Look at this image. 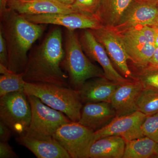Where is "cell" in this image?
Instances as JSON below:
<instances>
[{
  "instance_id": "7a4b0ae2",
  "label": "cell",
  "mask_w": 158,
  "mask_h": 158,
  "mask_svg": "<svg viewBox=\"0 0 158 158\" xmlns=\"http://www.w3.org/2000/svg\"><path fill=\"white\" fill-rule=\"evenodd\" d=\"M1 19L0 30L8 48V68L16 73H22L27 66L29 50L41 37L44 27L29 21L23 15L10 9Z\"/></svg>"
},
{
  "instance_id": "ac0fdd59",
  "label": "cell",
  "mask_w": 158,
  "mask_h": 158,
  "mask_svg": "<svg viewBox=\"0 0 158 158\" xmlns=\"http://www.w3.org/2000/svg\"><path fill=\"white\" fill-rule=\"evenodd\" d=\"M119 85L106 77L89 79L79 90L82 102L85 104L102 102L110 103Z\"/></svg>"
},
{
  "instance_id": "ba28073f",
  "label": "cell",
  "mask_w": 158,
  "mask_h": 158,
  "mask_svg": "<svg viewBox=\"0 0 158 158\" xmlns=\"http://www.w3.org/2000/svg\"><path fill=\"white\" fill-rule=\"evenodd\" d=\"M94 37L104 47L115 68L126 78L137 80L127 64L129 57L120 34L114 28L102 26L90 30Z\"/></svg>"
},
{
  "instance_id": "44dd1931",
  "label": "cell",
  "mask_w": 158,
  "mask_h": 158,
  "mask_svg": "<svg viewBox=\"0 0 158 158\" xmlns=\"http://www.w3.org/2000/svg\"><path fill=\"white\" fill-rule=\"evenodd\" d=\"M123 158H149L156 156L158 143L146 137L125 141Z\"/></svg>"
},
{
  "instance_id": "30bf717a",
  "label": "cell",
  "mask_w": 158,
  "mask_h": 158,
  "mask_svg": "<svg viewBox=\"0 0 158 158\" xmlns=\"http://www.w3.org/2000/svg\"><path fill=\"white\" fill-rule=\"evenodd\" d=\"M158 1L132 0L118 24L117 32H122L137 26L158 25Z\"/></svg>"
},
{
  "instance_id": "8fae6325",
  "label": "cell",
  "mask_w": 158,
  "mask_h": 158,
  "mask_svg": "<svg viewBox=\"0 0 158 158\" xmlns=\"http://www.w3.org/2000/svg\"><path fill=\"white\" fill-rule=\"evenodd\" d=\"M29 21L37 24H52L63 26L67 30H94L102 27L94 15L79 12L69 13H49L23 15Z\"/></svg>"
},
{
  "instance_id": "ffe728a7",
  "label": "cell",
  "mask_w": 158,
  "mask_h": 158,
  "mask_svg": "<svg viewBox=\"0 0 158 158\" xmlns=\"http://www.w3.org/2000/svg\"><path fill=\"white\" fill-rule=\"evenodd\" d=\"M132 0H100L95 16L104 27H114Z\"/></svg>"
},
{
  "instance_id": "3957f363",
  "label": "cell",
  "mask_w": 158,
  "mask_h": 158,
  "mask_svg": "<svg viewBox=\"0 0 158 158\" xmlns=\"http://www.w3.org/2000/svg\"><path fill=\"white\" fill-rule=\"evenodd\" d=\"M64 50L61 66L68 75L71 88L79 90L89 79L106 77L102 69L94 64L87 57L75 31H66Z\"/></svg>"
},
{
  "instance_id": "8992f818",
  "label": "cell",
  "mask_w": 158,
  "mask_h": 158,
  "mask_svg": "<svg viewBox=\"0 0 158 158\" xmlns=\"http://www.w3.org/2000/svg\"><path fill=\"white\" fill-rule=\"evenodd\" d=\"M118 33L123 40L130 60L138 68L147 66L156 48L154 28L137 26Z\"/></svg>"
},
{
  "instance_id": "9a60e30c",
  "label": "cell",
  "mask_w": 158,
  "mask_h": 158,
  "mask_svg": "<svg viewBox=\"0 0 158 158\" xmlns=\"http://www.w3.org/2000/svg\"><path fill=\"white\" fill-rule=\"evenodd\" d=\"M143 87L138 80L120 84L114 92L110 103L116 116H127L138 111L137 101Z\"/></svg>"
},
{
  "instance_id": "d6986e66",
  "label": "cell",
  "mask_w": 158,
  "mask_h": 158,
  "mask_svg": "<svg viewBox=\"0 0 158 158\" xmlns=\"http://www.w3.org/2000/svg\"><path fill=\"white\" fill-rule=\"evenodd\" d=\"M125 144V141L120 136L103 137L91 144L88 158H123Z\"/></svg>"
},
{
  "instance_id": "e0dca14e",
  "label": "cell",
  "mask_w": 158,
  "mask_h": 158,
  "mask_svg": "<svg viewBox=\"0 0 158 158\" xmlns=\"http://www.w3.org/2000/svg\"><path fill=\"white\" fill-rule=\"evenodd\" d=\"M116 116V111L110 102L86 103L82 107L78 122L96 131L109 124Z\"/></svg>"
},
{
  "instance_id": "cb8c5ba5",
  "label": "cell",
  "mask_w": 158,
  "mask_h": 158,
  "mask_svg": "<svg viewBox=\"0 0 158 158\" xmlns=\"http://www.w3.org/2000/svg\"><path fill=\"white\" fill-rule=\"evenodd\" d=\"M138 68L139 71L135 76L143 88L158 91V67L147 65Z\"/></svg>"
},
{
  "instance_id": "4dcf8cb0",
  "label": "cell",
  "mask_w": 158,
  "mask_h": 158,
  "mask_svg": "<svg viewBox=\"0 0 158 158\" xmlns=\"http://www.w3.org/2000/svg\"><path fill=\"white\" fill-rule=\"evenodd\" d=\"M148 65L158 67V47H156L154 53L153 55L152 58L151 59L149 64Z\"/></svg>"
},
{
  "instance_id": "6da1fadb",
  "label": "cell",
  "mask_w": 158,
  "mask_h": 158,
  "mask_svg": "<svg viewBox=\"0 0 158 158\" xmlns=\"http://www.w3.org/2000/svg\"><path fill=\"white\" fill-rule=\"evenodd\" d=\"M64 56L62 31L57 28L29 54L23 72L24 79L29 83H49L69 87L68 75L61 66Z\"/></svg>"
},
{
  "instance_id": "7c38bea8",
  "label": "cell",
  "mask_w": 158,
  "mask_h": 158,
  "mask_svg": "<svg viewBox=\"0 0 158 158\" xmlns=\"http://www.w3.org/2000/svg\"><path fill=\"white\" fill-rule=\"evenodd\" d=\"M79 38L86 56L101 66L106 78L119 84L131 80L126 78L116 70L104 48L98 41L91 30H83Z\"/></svg>"
},
{
  "instance_id": "e575fe53",
  "label": "cell",
  "mask_w": 158,
  "mask_h": 158,
  "mask_svg": "<svg viewBox=\"0 0 158 158\" xmlns=\"http://www.w3.org/2000/svg\"></svg>"
},
{
  "instance_id": "5b68a950",
  "label": "cell",
  "mask_w": 158,
  "mask_h": 158,
  "mask_svg": "<svg viewBox=\"0 0 158 158\" xmlns=\"http://www.w3.org/2000/svg\"><path fill=\"white\" fill-rule=\"evenodd\" d=\"M0 119L17 136L28 129L31 109L25 91L11 92L0 97Z\"/></svg>"
},
{
  "instance_id": "7402d4cb",
  "label": "cell",
  "mask_w": 158,
  "mask_h": 158,
  "mask_svg": "<svg viewBox=\"0 0 158 158\" xmlns=\"http://www.w3.org/2000/svg\"><path fill=\"white\" fill-rule=\"evenodd\" d=\"M0 97L16 91H24L26 81L23 73H16L0 64Z\"/></svg>"
},
{
  "instance_id": "484cf974",
  "label": "cell",
  "mask_w": 158,
  "mask_h": 158,
  "mask_svg": "<svg viewBox=\"0 0 158 158\" xmlns=\"http://www.w3.org/2000/svg\"><path fill=\"white\" fill-rule=\"evenodd\" d=\"M100 0H75L71 5L76 12L95 15Z\"/></svg>"
},
{
  "instance_id": "603a6c76",
  "label": "cell",
  "mask_w": 158,
  "mask_h": 158,
  "mask_svg": "<svg viewBox=\"0 0 158 158\" xmlns=\"http://www.w3.org/2000/svg\"><path fill=\"white\" fill-rule=\"evenodd\" d=\"M138 111L146 116L158 113V91L143 88L137 101Z\"/></svg>"
},
{
  "instance_id": "277c9868",
  "label": "cell",
  "mask_w": 158,
  "mask_h": 158,
  "mask_svg": "<svg viewBox=\"0 0 158 158\" xmlns=\"http://www.w3.org/2000/svg\"><path fill=\"white\" fill-rule=\"evenodd\" d=\"M24 91L38 98L50 107L62 112L72 121L80 120L83 105L79 90L49 83L26 82Z\"/></svg>"
},
{
  "instance_id": "f1b7e54d",
  "label": "cell",
  "mask_w": 158,
  "mask_h": 158,
  "mask_svg": "<svg viewBox=\"0 0 158 158\" xmlns=\"http://www.w3.org/2000/svg\"><path fill=\"white\" fill-rule=\"evenodd\" d=\"M12 132L11 129L4 122L0 120V141H8L10 140Z\"/></svg>"
},
{
  "instance_id": "4fadbf2b",
  "label": "cell",
  "mask_w": 158,
  "mask_h": 158,
  "mask_svg": "<svg viewBox=\"0 0 158 158\" xmlns=\"http://www.w3.org/2000/svg\"><path fill=\"white\" fill-rule=\"evenodd\" d=\"M146 116L139 111L127 116H116L107 125L94 131V141L109 135L120 136L125 141L144 137L141 126Z\"/></svg>"
},
{
  "instance_id": "1f68e13d",
  "label": "cell",
  "mask_w": 158,
  "mask_h": 158,
  "mask_svg": "<svg viewBox=\"0 0 158 158\" xmlns=\"http://www.w3.org/2000/svg\"><path fill=\"white\" fill-rule=\"evenodd\" d=\"M155 30V44L156 47H158V25L153 27Z\"/></svg>"
},
{
  "instance_id": "4316f807",
  "label": "cell",
  "mask_w": 158,
  "mask_h": 158,
  "mask_svg": "<svg viewBox=\"0 0 158 158\" xmlns=\"http://www.w3.org/2000/svg\"><path fill=\"white\" fill-rule=\"evenodd\" d=\"M8 51L6 41L2 31L0 30V64L8 67Z\"/></svg>"
},
{
  "instance_id": "83f0119b",
  "label": "cell",
  "mask_w": 158,
  "mask_h": 158,
  "mask_svg": "<svg viewBox=\"0 0 158 158\" xmlns=\"http://www.w3.org/2000/svg\"><path fill=\"white\" fill-rule=\"evenodd\" d=\"M0 158H16L19 156L15 152L8 141L0 142Z\"/></svg>"
},
{
  "instance_id": "d590c367",
  "label": "cell",
  "mask_w": 158,
  "mask_h": 158,
  "mask_svg": "<svg viewBox=\"0 0 158 158\" xmlns=\"http://www.w3.org/2000/svg\"><path fill=\"white\" fill-rule=\"evenodd\" d=\"M155 1H158V0H155Z\"/></svg>"
},
{
  "instance_id": "9c48e42d",
  "label": "cell",
  "mask_w": 158,
  "mask_h": 158,
  "mask_svg": "<svg viewBox=\"0 0 158 158\" xmlns=\"http://www.w3.org/2000/svg\"><path fill=\"white\" fill-rule=\"evenodd\" d=\"M27 94L31 109L30 129L53 136L61 126L72 121L65 114L45 104L38 98Z\"/></svg>"
},
{
  "instance_id": "52a82bcc",
  "label": "cell",
  "mask_w": 158,
  "mask_h": 158,
  "mask_svg": "<svg viewBox=\"0 0 158 158\" xmlns=\"http://www.w3.org/2000/svg\"><path fill=\"white\" fill-rule=\"evenodd\" d=\"M94 132L78 122L71 121L61 126L53 137L71 158H88L89 149L94 142Z\"/></svg>"
},
{
  "instance_id": "d6a6232c",
  "label": "cell",
  "mask_w": 158,
  "mask_h": 158,
  "mask_svg": "<svg viewBox=\"0 0 158 158\" xmlns=\"http://www.w3.org/2000/svg\"><path fill=\"white\" fill-rule=\"evenodd\" d=\"M57 1H59L63 4H65V5L71 6L73 4L75 0H57Z\"/></svg>"
},
{
  "instance_id": "2e32d148",
  "label": "cell",
  "mask_w": 158,
  "mask_h": 158,
  "mask_svg": "<svg viewBox=\"0 0 158 158\" xmlns=\"http://www.w3.org/2000/svg\"><path fill=\"white\" fill-rule=\"evenodd\" d=\"M8 8L23 15L76 12L57 0H7Z\"/></svg>"
},
{
  "instance_id": "5bb4252c",
  "label": "cell",
  "mask_w": 158,
  "mask_h": 158,
  "mask_svg": "<svg viewBox=\"0 0 158 158\" xmlns=\"http://www.w3.org/2000/svg\"><path fill=\"white\" fill-rule=\"evenodd\" d=\"M16 141L38 158H71L68 153L52 136L42 135L29 128Z\"/></svg>"
},
{
  "instance_id": "836d02e7",
  "label": "cell",
  "mask_w": 158,
  "mask_h": 158,
  "mask_svg": "<svg viewBox=\"0 0 158 158\" xmlns=\"http://www.w3.org/2000/svg\"><path fill=\"white\" fill-rule=\"evenodd\" d=\"M156 157L158 158V148L157 150V152L156 156Z\"/></svg>"
},
{
  "instance_id": "f546056e",
  "label": "cell",
  "mask_w": 158,
  "mask_h": 158,
  "mask_svg": "<svg viewBox=\"0 0 158 158\" xmlns=\"http://www.w3.org/2000/svg\"><path fill=\"white\" fill-rule=\"evenodd\" d=\"M10 9L7 6V0H0V15L1 19L3 18L9 13Z\"/></svg>"
},
{
  "instance_id": "d4e9b609",
  "label": "cell",
  "mask_w": 158,
  "mask_h": 158,
  "mask_svg": "<svg viewBox=\"0 0 158 158\" xmlns=\"http://www.w3.org/2000/svg\"><path fill=\"white\" fill-rule=\"evenodd\" d=\"M141 130L144 136L158 143V113L146 116L141 126Z\"/></svg>"
}]
</instances>
